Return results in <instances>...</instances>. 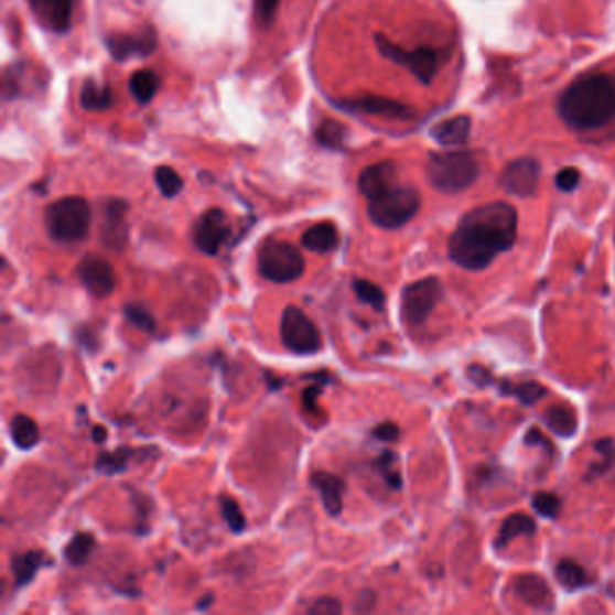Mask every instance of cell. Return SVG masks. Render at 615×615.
<instances>
[{"instance_id": "cell-41", "label": "cell", "mask_w": 615, "mask_h": 615, "mask_svg": "<svg viewBox=\"0 0 615 615\" xmlns=\"http://www.w3.org/2000/svg\"><path fill=\"white\" fill-rule=\"evenodd\" d=\"M278 4L280 0H255L258 22L263 25L271 24L277 15Z\"/></svg>"}, {"instance_id": "cell-40", "label": "cell", "mask_w": 615, "mask_h": 615, "mask_svg": "<svg viewBox=\"0 0 615 615\" xmlns=\"http://www.w3.org/2000/svg\"><path fill=\"white\" fill-rule=\"evenodd\" d=\"M308 612L313 615H337L342 614L343 606L336 597H320L309 606Z\"/></svg>"}, {"instance_id": "cell-7", "label": "cell", "mask_w": 615, "mask_h": 615, "mask_svg": "<svg viewBox=\"0 0 615 615\" xmlns=\"http://www.w3.org/2000/svg\"><path fill=\"white\" fill-rule=\"evenodd\" d=\"M280 337L285 348L298 356H311L322 348V336L313 320L296 305L283 309Z\"/></svg>"}, {"instance_id": "cell-17", "label": "cell", "mask_w": 615, "mask_h": 615, "mask_svg": "<svg viewBox=\"0 0 615 615\" xmlns=\"http://www.w3.org/2000/svg\"><path fill=\"white\" fill-rule=\"evenodd\" d=\"M31 10L47 30L65 33L73 22V0H30Z\"/></svg>"}, {"instance_id": "cell-16", "label": "cell", "mask_w": 615, "mask_h": 615, "mask_svg": "<svg viewBox=\"0 0 615 615\" xmlns=\"http://www.w3.org/2000/svg\"><path fill=\"white\" fill-rule=\"evenodd\" d=\"M127 203L112 198L109 203L105 204L104 209V229H101V240L109 249H123L129 237V228L125 223V215H127Z\"/></svg>"}, {"instance_id": "cell-33", "label": "cell", "mask_w": 615, "mask_h": 615, "mask_svg": "<svg viewBox=\"0 0 615 615\" xmlns=\"http://www.w3.org/2000/svg\"><path fill=\"white\" fill-rule=\"evenodd\" d=\"M220 512H223V518L228 524L229 531L235 532V535L244 532L248 521H246V516H244L242 509H240L235 498L224 496L220 500Z\"/></svg>"}, {"instance_id": "cell-10", "label": "cell", "mask_w": 615, "mask_h": 615, "mask_svg": "<svg viewBox=\"0 0 615 615\" xmlns=\"http://www.w3.org/2000/svg\"><path fill=\"white\" fill-rule=\"evenodd\" d=\"M229 234H231V226L223 209H208L195 223L194 244L201 253L214 257L228 240Z\"/></svg>"}, {"instance_id": "cell-25", "label": "cell", "mask_w": 615, "mask_h": 615, "mask_svg": "<svg viewBox=\"0 0 615 615\" xmlns=\"http://www.w3.org/2000/svg\"><path fill=\"white\" fill-rule=\"evenodd\" d=\"M547 427L560 436H574L578 432V417L574 410L563 404L549 408L543 416Z\"/></svg>"}, {"instance_id": "cell-27", "label": "cell", "mask_w": 615, "mask_h": 615, "mask_svg": "<svg viewBox=\"0 0 615 615\" xmlns=\"http://www.w3.org/2000/svg\"><path fill=\"white\" fill-rule=\"evenodd\" d=\"M95 536L89 535V532H78V535L73 536L69 543L65 546V560H67V563H71V565H84L85 561L89 560L90 554L95 552Z\"/></svg>"}, {"instance_id": "cell-6", "label": "cell", "mask_w": 615, "mask_h": 615, "mask_svg": "<svg viewBox=\"0 0 615 615\" xmlns=\"http://www.w3.org/2000/svg\"><path fill=\"white\" fill-rule=\"evenodd\" d=\"M257 262L260 277L274 283L294 282L305 271V258L300 249L277 238H269L260 246Z\"/></svg>"}, {"instance_id": "cell-42", "label": "cell", "mask_w": 615, "mask_h": 615, "mask_svg": "<svg viewBox=\"0 0 615 615\" xmlns=\"http://www.w3.org/2000/svg\"><path fill=\"white\" fill-rule=\"evenodd\" d=\"M373 435L382 442H393L401 435V430H399V427L393 424V422H382V424H377V427L374 428Z\"/></svg>"}, {"instance_id": "cell-39", "label": "cell", "mask_w": 615, "mask_h": 615, "mask_svg": "<svg viewBox=\"0 0 615 615\" xmlns=\"http://www.w3.org/2000/svg\"><path fill=\"white\" fill-rule=\"evenodd\" d=\"M581 183V172L574 166H567V169L560 170L558 175H555V186L561 190V192H572V190L578 188Z\"/></svg>"}, {"instance_id": "cell-4", "label": "cell", "mask_w": 615, "mask_h": 615, "mask_svg": "<svg viewBox=\"0 0 615 615\" xmlns=\"http://www.w3.org/2000/svg\"><path fill=\"white\" fill-rule=\"evenodd\" d=\"M421 208V195L410 184L393 183L368 198V217L382 229L402 228Z\"/></svg>"}, {"instance_id": "cell-32", "label": "cell", "mask_w": 615, "mask_h": 615, "mask_svg": "<svg viewBox=\"0 0 615 615\" xmlns=\"http://www.w3.org/2000/svg\"><path fill=\"white\" fill-rule=\"evenodd\" d=\"M134 452L129 447H119L116 452L101 453L98 462H96V470L105 475H115V473H123L129 466L130 458Z\"/></svg>"}, {"instance_id": "cell-23", "label": "cell", "mask_w": 615, "mask_h": 615, "mask_svg": "<svg viewBox=\"0 0 615 615\" xmlns=\"http://www.w3.org/2000/svg\"><path fill=\"white\" fill-rule=\"evenodd\" d=\"M535 532L536 521L532 520L531 516L516 512V515L509 516V518L501 524L500 531H498V536H496V549H504V547L509 546L515 538H520V536H532Z\"/></svg>"}, {"instance_id": "cell-9", "label": "cell", "mask_w": 615, "mask_h": 615, "mask_svg": "<svg viewBox=\"0 0 615 615\" xmlns=\"http://www.w3.org/2000/svg\"><path fill=\"white\" fill-rule=\"evenodd\" d=\"M441 298L442 282L439 278L427 277L410 283L401 294L402 320L412 327H419L430 317Z\"/></svg>"}, {"instance_id": "cell-30", "label": "cell", "mask_w": 615, "mask_h": 615, "mask_svg": "<svg viewBox=\"0 0 615 615\" xmlns=\"http://www.w3.org/2000/svg\"><path fill=\"white\" fill-rule=\"evenodd\" d=\"M500 387L501 392L507 393V396H515L521 404H527V407L536 404L547 393L546 387L536 381L520 382V385L504 382Z\"/></svg>"}, {"instance_id": "cell-8", "label": "cell", "mask_w": 615, "mask_h": 615, "mask_svg": "<svg viewBox=\"0 0 615 615\" xmlns=\"http://www.w3.org/2000/svg\"><path fill=\"white\" fill-rule=\"evenodd\" d=\"M376 44L382 56L407 67L421 84H432L436 73L441 69V56L430 47H417L413 51L402 50L401 45L393 44L382 35L376 36Z\"/></svg>"}, {"instance_id": "cell-29", "label": "cell", "mask_w": 615, "mask_h": 615, "mask_svg": "<svg viewBox=\"0 0 615 615\" xmlns=\"http://www.w3.org/2000/svg\"><path fill=\"white\" fill-rule=\"evenodd\" d=\"M159 84H161V79L154 71H138L130 78V93L138 99L139 104H149L150 99L154 98L155 93H158Z\"/></svg>"}, {"instance_id": "cell-12", "label": "cell", "mask_w": 615, "mask_h": 615, "mask_svg": "<svg viewBox=\"0 0 615 615\" xmlns=\"http://www.w3.org/2000/svg\"><path fill=\"white\" fill-rule=\"evenodd\" d=\"M79 280L84 283V288L89 291L93 296H109L116 288V273L112 263L105 260L99 255H87V257L78 263Z\"/></svg>"}, {"instance_id": "cell-31", "label": "cell", "mask_w": 615, "mask_h": 615, "mask_svg": "<svg viewBox=\"0 0 615 615\" xmlns=\"http://www.w3.org/2000/svg\"><path fill=\"white\" fill-rule=\"evenodd\" d=\"M353 288L359 302L367 303V305L381 313L382 309H385V303H387V296H385V291L377 283L365 280V278H356Z\"/></svg>"}, {"instance_id": "cell-5", "label": "cell", "mask_w": 615, "mask_h": 615, "mask_svg": "<svg viewBox=\"0 0 615 615\" xmlns=\"http://www.w3.org/2000/svg\"><path fill=\"white\" fill-rule=\"evenodd\" d=\"M44 220L47 234L56 242H79L89 234V203L82 197L60 198L47 206Z\"/></svg>"}, {"instance_id": "cell-20", "label": "cell", "mask_w": 615, "mask_h": 615, "mask_svg": "<svg viewBox=\"0 0 615 615\" xmlns=\"http://www.w3.org/2000/svg\"><path fill=\"white\" fill-rule=\"evenodd\" d=\"M472 132V118L466 115L453 116L436 123L432 129V138L446 149H455L467 143Z\"/></svg>"}, {"instance_id": "cell-14", "label": "cell", "mask_w": 615, "mask_h": 615, "mask_svg": "<svg viewBox=\"0 0 615 615\" xmlns=\"http://www.w3.org/2000/svg\"><path fill=\"white\" fill-rule=\"evenodd\" d=\"M107 50L110 55L115 56L118 62H125L127 58H144L152 55L158 47V35L152 28L139 31L138 35H110L105 40Z\"/></svg>"}, {"instance_id": "cell-34", "label": "cell", "mask_w": 615, "mask_h": 615, "mask_svg": "<svg viewBox=\"0 0 615 615\" xmlns=\"http://www.w3.org/2000/svg\"><path fill=\"white\" fill-rule=\"evenodd\" d=\"M155 184L164 197H175L183 190V179L170 166H159L155 170Z\"/></svg>"}, {"instance_id": "cell-44", "label": "cell", "mask_w": 615, "mask_h": 615, "mask_svg": "<svg viewBox=\"0 0 615 615\" xmlns=\"http://www.w3.org/2000/svg\"><path fill=\"white\" fill-rule=\"evenodd\" d=\"M93 439H95V442H98V444H101V442H105V439H107V430H105L104 427H95V430H93Z\"/></svg>"}, {"instance_id": "cell-21", "label": "cell", "mask_w": 615, "mask_h": 615, "mask_svg": "<svg viewBox=\"0 0 615 615\" xmlns=\"http://www.w3.org/2000/svg\"><path fill=\"white\" fill-rule=\"evenodd\" d=\"M339 244V234L333 223H317L302 235V246L313 253H331Z\"/></svg>"}, {"instance_id": "cell-2", "label": "cell", "mask_w": 615, "mask_h": 615, "mask_svg": "<svg viewBox=\"0 0 615 615\" xmlns=\"http://www.w3.org/2000/svg\"><path fill=\"white\" fill-rule=\"evenodd\" d=\"M558 112L574 130H595L615 119V84L606 75L574 79L560 96Z\"/></svg>"}, {"instance_id": "cell-43", "label": "cell", "mask_w": 615, "mask_h": 615, "mask_svg": "<svg viewBox=\"0 0 615 615\" xmlns=\"http://www.w3.org/2000/svg\"><path fill=\"white\" fill-rule=\"evenodd\" d=\"M317 393H320L317 387L308 388V390L303 392V404L311 408V410H314V401H316Z\"/></svg>"}, {"instance_id": "cell-24", "label": "cell", "mask_w": 615, "mask_h": 615, "mask_svg": "<svg viewBox=\"0 0 615 615\" xmlns=\"http://www.w3.org/2000/svg\"><path fill=\"white\" fill-rule=\"evenodd\" d=\"M10 433L11 441L20 450H31L40 441V430L36 422L24 413H19L11 419Z\"/></svg>"}, {"instance_id": "cell-13", "label": "cell", "mask_w": 615, "mask_h": 615, "mask_svg": "<svg viewBox=\"0 0 615 615\" xmlns=\"http://www.w3.org/2000/svg\"><path fill=\"white\" fill-rule=\"evenodd\" d=\"M345 110H353V112H362L368 116H381L387 119H413L416 118V110L408 107L407 104L396 101V99L382 98V96H363V98L347 99L343 105L337 104Z\"/></svg>"}, {"instance_id": "cell-38", "label": "cell", "mask_w": 615, "mask_h": 615, "mask_svg": "<svg viewBox=\"0 0 615 615\" xmlns=\"http://www.w3.org/2000/svg\"><path fill=\"white\" fill-rule=\"evenodd\" d=\"M393 462H396V455L390 452H385L381 458L377 461V467H379V472L382 473V476L387 478L388 486L392 487V489H401V475L393 470Z\"/></svg>"}, {"instance_id": "cell-35", "label": "cell", "mask_w": 615, "mask_h": 615, "mask_svg": "<svg viewBox=\"0 0 615 615\" xmlns=\"http://www.w3.org/2000/svg\"><path fill=\"white\" fill-rule=\"evenodd\" d=\"M316 138L323 147L337 149V147H342L343 139H345V127L333 119H327L317 127Z\"/></svg>"}, {"instance_id": "cell-11", "label": "cell", "mask_w": 615, "mask_h": 615, "mask_svg": "<svg viewBox=\"0 0 615 615\" xmlns=\"http://www.w3.org/2000/svg\"><path fill=\"white\" fill-rule=\"evenodd\" d=\"M540 164L532 158L515 159L500 175V186L516 197H532L540 184Z\"/></svg>"}, {"instance_id": "cell-1", "label": "cell", "mask_w": 615, "mask_h": 615, "mask_svg": "<svg viewBox=\"0 0 615 615\" xmlns=\"http://www.w3.org/2000/svg\"><path fill=\"white\" fill-rule=\"evenodd\" d=\"M518 214L511 204L487 203L470 209L450 237L447 253L466 271L489 268L498 255L515 248Z\"/></svg>"}, {"instance_id": "cell-28", "label": "cell", "mask_w": 615, "mask_h": 615, "mask_svg": "<svg viewBox=\"0 0 615 615\" xmlns=\"http://www.w3.org/2000/svg\"><path fill=\"white\" fill-rule=\"evenodd\" d=\"M79 104H82L85 110H105L112 107V104H115V96H112V90H110L109 87H101V85L89 79V82L84 85V89H82Z\"/></svg>"}, {"instance_id": "cell-26", "label": "cell", "mask_w": 615, "mask_h": 615, "mask_svg": "<svg viewBox=\"0 0 615 615\" xmlns=\"http://www.w3.org/2000/svg\"><path fill=\"white\" fill-rule=\"evenodd\" d=\"M555 578L560 581L561 586H565L567 591H578L592 583L589 572L571 560H561L555 565Z\"/></svg>"}, {"instance_id": "cell-15", "label": "cell", "mask_w": 615, "mask_h": 615, "mask_svg": "<svg viewBox=\"0 0 615 615\" xmlns=\"http://www.w3.org/2000/svg\"><path fill=\"white\" fill-rule=\"evenodd\" d=\"M515 594L518 600L526 605L532 606L536 611H551L554 605V595L551 586L543 578L536 574H521L512 583Z\"/></svg>"}, {"instance_id": "cell-3", "label": "cell", "mask_w": 615, "mask_h": 615, "mask_svg": "<svg viewBox=\"0 0 615 615\" xmlns=\"http://www.w3.org/2000/svg\"><path fill=\"white\" fill-rule=\"evenodd\" d=\"M481 174L476 159L467 152H432L428 155L427 177L442 194H461Z\"/></svg>"}, {"instance_id": "cell-22", "label": "cell", "mask_w": 615, "mask_h": 615, "mask_svg": "<svg viewBox=\"0 0 615 615\" xmlns=\"http://www.w3.org/2000/svg\"><path fill=\"white\" fill-rule=\"evenodd\" d=\"M47 563V555L40 551H28L11 558V574L19 589L35 580L36 572Z\"/></svg>"}, {"instance_id": "cell-37", "label": "cell", "mask_w": 615, "mask_h": 615, "mask_svg": "<svg viewBox=\"0 0 615 615\" xmlns=\"http://www.w3.org/2000/svg\"><path fill=\"white\" fill-rule=\"evenodd\" d=\"M532 509L543 518H555L560 515L561 500L554 493L540 492L532 496Z\"/></svg>"}, {"instance_id": "cell-36", "label": "cell", "mask_w": 615, "mask_h": 615, "mask_svg": "<svg viewBox=\"0 0 615 615\" xmlns=\"http://www.w3.org/2000/svg\"><path fill=\"white\" fill-rule=\"evenodd\" d=\"M125 317H127L132 325L144 331V333H154L155 327H158L154 316H152L143 305H138V303L125 305Z\"/></svg>"}, {"instance_id": "cell-18", "label": "cell", "mask_w": 615, "mask_h": 615, "mask_svg": "<svg viewBox=\"0 0 615 615\" xmlns=\"http://www.w3.org/2000/svg\"><path fill=\"white\" fill-rule=\"evenodd\" d=\"M311 486L320 493L323 507L331 516H339L343 511V493L345 482L337 475L327 472H316L311 476Z\"/></svg>"}, {"instance_id": "cell-45", "label": "cell", "mask_w": 615, "mask_h": 615, "mask_svg": "<svg viewBox=\"0 0 615 615\" xmlns=\"http://www.w3.org/2000/svg\"><path fill=\"white\" fill-rule=\"evenodd\" d=\"M212 600H214V595H208V597L204 600V603H198V608H208V606L214 603Z\"/></svg>"}, {"instance_id": "cell-19", "label": "cell", "mask_w": 615, "mask_h": 615, "mask_svg": "<svg viewBox=\"0 0 615 615\" xmlns=\"http://www.w3.org/2000/svg\"><path fill=\"white\" fill-rule=\"evenodd\" d=\"M397 183L396 164L390 161H381V163L373 164L368 169L363 170L357 179V188L367 198L376 197L381 194L382 190Z\"/></svg>"}]
</instances>
